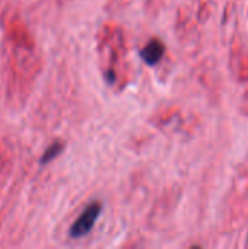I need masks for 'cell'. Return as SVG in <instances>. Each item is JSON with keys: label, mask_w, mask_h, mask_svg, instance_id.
Instances as JSON below:
<instances>
[{"label": "cell", "mask_w": 248, "mask_h": 249, "mask_svg": "<svg viewBox=\"0 0 248 249\" xmlns=\"http://www.w3.org/2000/svg\"><path fill=\"white\" fill-rule=\"evenodd\" d=\"M101 212H102L101 203L99 201H92L82 212V214L77 217V220L72 225V228L69 231L70 238H82V236L88 235L92 231V228H94L96 219L99 217Z\"/></svg>", "instance_id": "cell-1"}, {"label": "cell", "mask_w": 248, "mask_h": 249, "mask_svg": "<svg viewBox=\"0 0 248 249\" xmlns=\"http://www.w3.org/2000/svg\"><path fill=\"white\" fill-rule=\"evenodd\" d=\"M164 53H165V47L161 41L158 39H152L142 51H140V57L142 60L149 64V66H153L156 64L162 57H164Z\"/></svg>", "instance_id": "cell-2"}, {"label": "cell", "mask_w": 248, "mask_h": 249, "mask_svg": "<svg viewBox=\"0 0 248 249\" xmlns=\"http://www.w3.org/2000/svg\"><path fill=\"white\" fill-rule=\"evenodd\" d=\"M63 147H64L63 142H54V143L44 152V155H42L41 159H39V163L44 165V163H48V162L54 160V159L63 152Z\"/></svg>", "instance_id": "cell-3"}]
</instances>
